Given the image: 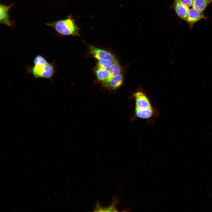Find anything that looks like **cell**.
Wrapping results in <instances>:
<instances>
[{
	"instance_id": "3",
	"label": "cell",
	"mask_w": 212,
	"mask_h": 212,
	"mask_svg": "<svg viewBox=\"0 0 212 212\" xmlns=\"http://www.w3.org/2000/svg\"><path fill=\"white\" fill-rule=\"evenodd\" d=\"M132 98L135 102L134 108L145 111L154 107L148 97L143 91L138 90L133 93Z\"/></svg>"
},
{
	"instance_id": "1",
	"label": "cell",
	"mask_w": 212,
	"mask_h": 212,
	"mask_svg": "<svg viewBox=\"0 0 212 212\" xmlns=\"http://www.w3.org/2000/svg\"><path fill=\"white\" fill-rule=\"evenodd\" d=\"M46 24L53 28L59 35L63 36H77L79 35L80 28L75 21L70 17L67 18Z\"/></svg>"
},
{
	"instance_id": "15",
	"label": "cell",
	"mask_w": 212,
	"mask_h": 212,
	"mask_svg": "<svg viewBox=\"0 0 212 212\" xmlns=\"http://www.w3.org/2000/svg\"><path fill=\"white\" fill-rule=\"evenodd\" d=\"M48 63L47 60L45 57L40 54L36 55L34 59V65L45 64Z\"/></svg>"
},
{
	"instance_id": "4",
	"label": "cell",
	"mask_w": 212,
	"mask_h": 212,
	"mask_svg": "<svg viewBox=\"0 0 212 212\" xmlns=\"http://www.w3.org/2000/svg\"><path fill=\"white\" fill-rule=\"evenodd\" d=\"M89 53L97 59H105L112 62L117 61L114 55L109 51L92 45H88Z\"/></svg>"
},
{
	"instance_id": "8",
	"label": "cell",
	"mask_w": 212,
	"mask_h": 212,
	"mask_svg": "<svg viewBox=\"0 0 212 212\" xmlns=\"http://www.w3.org/2000/svg\"><path fill=\"white\" fill-rule=\"evenodd\" d=\"M123 79V75L121 74L112 78L103 85L108 90L114 91L122 85Z\"/></svg>"
},
{
	"instance_id": "9",
	"label": "cell",
	"mask_w": 212,
	"mask_h": 212,
	"mask_svg": "<svg viewBox=\"0 0 212 212\" xmlns=\"http://www.w3.org/2000/svg\"><path fill=\"white\" fill-rule=\"evenodd\" d=\"M173 5L178 16L182 19L185 20L189 9V7L182 4L179 0H174Z\"/></svg>"
},
{
	"instance_id": "11",
	"label": "cell",
	"mask_w": 212,
	"mask_h": 212,
	"mask_svg": "<svg viewBox=\"0 0 212 212\" xmlns=\"http://www.w3.org/2000/svg\"><path fill=\"white\" fill-rule=\"evenodd\" d=\"M122 71L123 69L122 67L120 65L117 61L113 62L109 69V77L106 83L112 78L121 74Z\"/></svg>"
},
{
	"instance_id": "13",
	"label": "cell",
	"mask_w": 212,
	"mask_h": 212,
	"mask_svg": "<svg viewBox=\"0 0 212 212\" xmlns=\"http://www.w3.org/2000/svg\"><path fill=\"white\" fill-rule=\"evenodd\" d=\"M117 203V200H115L113 201V203L107 208H102L98 206L96 208L95 211H116L115 206Z\"/></svg>"
},
{
	"instance_id": "6",
	"label": "cell",
	"mask_w": 212,
	"mask_h": 212,
	"mask_svg": "<svg viewBox=\"0 0 212 212\" xmlns=\"http://www.w3.org/2000/svg\"><path fill=\"white\" fill-rule=\"evenodd\" d=\"M206 19L203 12L192 8L189 9L185 20L190 26L192 27L195 23L199 21Z\"/></svg>"
},
{
	"instance_id": "16",
	"label": "cell",
	"mask_w": 212,
	"mask_h": 212,
	"mask_svg": "<svg viewBox=\"0 0 212 212\" xmlns=\"http://www.w3.org/2000/svg\"><path fill=\"white\" fill-rule=\"evenodd\" d=\"M194 0H179L183 5L188 7L192 6Z\"/></svg>"
},
{
	"instance_id": "14",
	"label": "cell",
	"mask_w": 212,
	"mask_h": 212,
	"mask_svg": "<svg viewBox=\"0 0 212 212\" xmlns=\"http://www.w3.org/2000/svg\"><path fill=\"white\" fill-rule=\"evenodd\" d=\"M97 66L101 67L108 69L113 62L110 61L105 59H97Z\"/></svg>"
},
{
	"instance_id": "10",
	"label": "cell",
	"mask_w": 212,
	"mask_h": 212,
	"mask_svg": "<svg viewBox=\"0 0 212 212\" xmlns=\"http://www.w3.org/2000/svg\"><path fill=\"white\" fill-rule=\"evenodd\" d=\"M95 72L99 82H102L103 85L107 82L109 75L108 70L107 69L97 66Z\"/></svg>"
},
{
	"instance_id": "2",
	"label": "cell",
	"mask_w": 212,
	"mask_h": 212,
	"mask_svg": "<svg viewBox=\"0 0 212 212\" xmlns=\"http://www.w3.org/2000/svg\"><path fill=\"white\" fill-rule=\"evenodd\" d=\"M30 71L36 78L50 79L54 74L55 69L54 64L48 63L45 64L34 65Z\"/></svg>"
},
{
	"instance_id": "7",
	"label": "cell",
	"mask_w": 212,
	"mask_h": 212,
	"mask_svg": "<svg viewBox=\"0 0 212 212\" xmlns=\"http://www.w3.org/2000/svg\"><path fill=\"white\" fill-rule=\"evenodd\" d=\"M14 5L11 4L9 6H6L2 4H0V22L1 24L12 26L14 24V21L10 20L9 14L10 9Z\"/></svg>"
},
{
	"instance_id": "5",
	"label": "cell",
	"mask_w": 212,
	"mask_h": 212,
	"mask_svg": "<svg viewBox=\"0 0 212 212\" xmlns=\"http://www.w3.org/2000/svg\"><path fill=\"white\" fill-rule=\"evenodd\" d=\"M159 115L158 110L155 107L145 111H141L134 108V113L131 120H134L139 118L148 120H152Z\"/></svg>"
},
{
	"instance_id": "12",
	"label": "cell",
	"mask_w": 212,
	"mask_h": 212,
	"mask_svg": "<svg viewBox=\"0 0 212 212\" xmlns=\"http://www.w3.org/2000/svg\"><path fill=\"white\" fill-rule=\"evenodd\" d=\"M212 2V0H194L192 8L203 12L207 7Z\"/></svg>"
}]
</instances>
